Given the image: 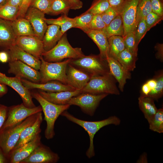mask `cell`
I'll use <instances>...</instances> for the list:
<instances>
[{"label":"cell","instance_id":"obj_1","mask_svg":"<svg viewBox=\"0 0 163 163\" xmlns=\"http://www.w3.org/2000/svg\"><path fill=\"white\" fill-rule=\"evenodd\" d=\"M69 121L82 127L88 134L90 144L86 155L89 158L94 157L95 154L94 145V138L96 133L102 127L110 124L117 126L120 124V120L117 117L113 116L101 120L94 121H87L81 120L75 117L66 110L61 114Z\"/></svg>","mask_w":163,"mask_h":163},{"label":"cell","instance_id":"obj_2","mask_svg":"<svg viewBox=\"0 0 163 163\" xmlns=\"http://www.w3.org/2000/svg\"><path fill=\"white\" fill-rule=\"evenodd\" d=\"M33 98L39 103L44 115V120L46 123L44 132L45 137L51 139L55 135L54 125L55 122L61 113L68 109L70 105L69 104L59 105L52 103L46 100L38 92L31 93Z\"/></svg>","mask_w":163,"mask_h":163},{"label":"cell","instance_id":"obj_3","mask_svg":"<svg viewBox=\"0 0 163 163\" xmlns=\"http://www.w3.org/2000/svg\"><path fill=\"white\" fill-rule=\"evenodd\" d=\"M39 113L30 116L21 122L1 129L0 147L8 156L17 143L22 131L35 122Z\"/></svg>","mask_w":163,"mask_h":163},{"label":"cell","instance_id":"obj_4","mask_svg":"<svg viewBox=\"0 0 163 163\" xmlns=\"http://www.w3.org/2000/svg\"><path fill=\"white\" fill-rule=\"evenodd\" d=\"M80 48L73 47L64 33L56 45L50 50L44 51L41 56L46 61L56 62L64 59H76L85 56Z\"/></svg>","mask_w":163,"mask_h":163},{"label":"cell","instance_id":"obj_5","mask_svg":"<svg viewBox=\"0 0 163 163\" xmlns=\"http://www.w3.org/2000/svg\"><path fill=\"white\" fill-rule=\"evenodd\" d=\"M40 72L41 83L52 80H56L67 85L66 75L68 65L72 59H67L59 62H50L45 61L42 56Z\"/></svg>","mask_w":163,"mask_h":163},{"label":"cell","instance_id":"obj_6","mask_svg":"<svg viewBox=\"0 0 163 163\" xmlns=\"http://www.w3.org/2000/svg\"><path fill=\"white\" fill-rule=\"evenodd\" d=\"M69 63L91 76L110 73L107 60L102 58L99 55H85L81 58L72 59Z\"/></svg>","mask_w":163,"mask_h":163},{"label":"cell","instance_id":"obj_7","mask_svg":"<svg viewBox=\"0 0 163 163\" xmlns=\"http://www.w3.org/2000/svg\"><path fill=\"white\" fill-rule=\"evenodd\" d=\"M116 82V80L110 73L92 76L81 91L82 92L95 94L119 95L120 92L117 86Z\"/></svg>","mask_w":163,"mask_h":163},{"label":"cell","instance_id":"obj_8","mask_svg":"<svg viewBox=\"0 0 163 163\" xmlns=\"http://www.w3.org/2000/svg\"><path fill=\"white\" fill-rule=\"evenodd\" d=\"M108 95L82 92L71 98L67 104L78 106L84 113L92 116L101 101Z\"/></svg>","mask_w":163,"mask_h":163},{"label":"cell","instance_id":"obj_9","mask_svg":"<svg viewBox=\"0 0 163 163\" xmlns=\"http://www.w3.org/2000/svg\"><path fill=\"white\" fill-rule=\"evenodd\" d=\"M139 0H124L117 9L123 22L124 33L123 37L135 29L138 5Z\"/></svg>","mask_w":163,"mask_h":163},{"label":"cell","instance_id":"obj_10","mask_svg":"<svg viewBox=\"0 0 163 163\" xmlns=\"http://www.w3.org/2000/svg\"><path fill=\"white\" fill-rule=\"evenodd\" d=\"M42 111L40 105L29 108L22 103L10 106L8 107L7 118L1 129L21 122L30 116Z\"/></svg>","mask_w":163,"mask_h":163},{"label":"cell","instance_id":"obj_11","mask_svg":"<svg viewBox=\"0 0 163 163\" xmlns=\"http://www.w3.org/2000/svg\"><path fill=\"white\" fill-rule=\"evenodd\" d=\"M8 72L13 74L15 76L35 83L41 81L40 72L20 61H8Z\"/></svg>","mask_w":163,"mask_h":163},{"label":"cell","instance_id":"obj_12","mask_svg":"<svg viewBox=\"0 0 163 163\" xmlns=\"http://www.w3.org/2000/svg\"><path fill=\"white\" fill-rule=\"evenodd\" d=\"M59 158L57 153L41 143L27 157L20 163H56Z\"/></svg>","mask_w":163,"mask_h":163},{"label":"cell","instance_id":"obj_13","mask_svg":"<svg viewBox=\"0 0 163 163\" xmlns=\"http://www.w3.org/2000/svg\"><path fill=\"white\" fill-rule=\"evenodd\" d=\"M21 78L15 76L0 77V83L11 87L21 97L23 103L26 107L32 108L36 106L32 100L31 92L22 84Z\"/></svg>","mask_w":163,"mask_h":163},{"label":"cell","instance_id":"obj_14","mask_svg":"<svg viewBox=\"0 0 163 163\" xmlns=\"http://www.w3.org/2000/svg\"><path fill=\"white\" fill-rule=\"evenodd\" d=\"M15 44L25 51L39 59L44 51L42 40L35 36L17 37Z\"/></svg>","mask_w":163,"mask_h":163},{"label":"cell","instance_id":"obj_15","mask_svg":"<svg viewBox=\"0 0 163 163\" xmlns=\"http://www.w3.org/2000/svg\"><path fill=\"white\" fill-rule=\"evenodd\" d=\"M45 14L38 9L30 7L24 16L31 24L35 36L42 40L48 26L45 20Z\"/></svg>","mask_w":163,"mask_h":163},{"label":"cell","instance_id":"obj_16","mask_svg":"<svg viewBox=\"0 0 163 163\" xmlns=\"http://www.w3.org/2000/svg\"><path fill=\"white\" fill-rule=\"evenodd\" d=\"M41 139V136L39 134L28 142L12 149L8 155L9 163H20L40 144Z\"/></svg>","mask_w":163,"mask_h":163},{"label":"cell","instance_id":"obj_17","mask_svg":"<svg viewBox=\"0 0 163 163\" xmlns=\"http://www.w3.org/2000/svg\"><path fill=\"white\" fill-rule=\"evenodd\" d=\"M66 75L67 85L76 90H80L85 87L91 77L69 63L67 67Z\"/></svg>","mask_w":163,"mask_h":163},{"label":"cell","instance_id":"obj_18","mask_svg":"<svg viewBox=\"0 0 163 163\" xmlns=\"http://www.w3.org/2000/svg\"><path fill=\"white\" fill-rule=\"evenodd\" d=\"M8 61L19 60L37 70H40L41 61L40 59L27 53L16 44L8 50Z\"/></svg>","mask_w":163,"mask_h":163},{"label":"cell","instance_id":"obj_19","mask_svg":"<svg viewBox=\"0 0 163 163\" xmlns=\"http://www.w3.org/2000/svg\"><path fill=\"white\" fill-rule=\"evenodd\" d=\"M21 80L23 84L28 89H37L49 92L76 90L70 85L64 84L56 80L50 81L43 83H38L23 78H21Z\"/></svg>","mask_w":163,"mask_h":163},{"label":"cell","instance_id":"obj_20","mask_svg":"<svg viewBox=\"0 0 163 163\" xmlns=\"http://www.w3.org/2000/svg\"><path fill=\"white\" fill-rule=\"evenodd\" d=\"M106 60L110 73L118 82L120 90L123 92L127 80L131 78L130 72L126 70L117 59L113 58L108 56Z\"/></svg>","mask_w":163,"mask_h":163},{"label":"cell","instance_id":"obj_21","mask_svg":"<svg viewBox=\"0 0 163 163\" xmlns=\"http://www.w3.org/2000/svg\"><path fill=\"white\" fill-rule=\"evenodd\" d=\"M47 101L55 104L63 105L68 104L70 99L82 93L80 90L72 91H64L56 92H49L42 91L38 92Z\"/></svg>","mask_w":163,"mask_h":163},{"label":"cell","instance_id":"obj_22","mask_svg":"<svg viewBox=\"0 0 163 163\" xmlns=\"http://www.w3.org/2000/svg\"><path fill=\"white\" fill-rule=\"evenodd\" d=\"M93 40L98 46L99 56L107 60L109 56V45L108 39L102 30L85 29L82 30Z\"/></svg>","mask_w":163,"mask_h":163},{"label":"cell","instance_id":"obj_23","mask_svg":"<svg viewBox=\"0 0 163 163\" xmlns=\"http://www.w3.org/2000/svg\"><path fill=\"white\" fill-rule=\"evenodd\" d=\"M42 121V115L41 112L38 113L35 122L22 131L19 139L13 149L19 147L22 145L30 141L37 135L40 134L41 131L40 126Z\"/></svg>","mask_w":163,"mask_h":163},{"label":"cell","instance_id":"obj_24","mask_svg":"<svg viewBox=\"0 0 163 163\" xmlns=\"http://www.w3.org/2000/svg\"><path fill=\"white\" fill-rule=\"evenodd\" d=\"M16 37L11 21L0 18V47L8 50L15 44Z\"/></svg>","mask_w":163,"mask_h":163},{"label":"cell","instance_id":"obj_25","mask_svg":"<svg viewBox=\"0 0 163 163\" xmlns=\"http://www.w3.org/2000/svg\"><path fill=\"white\" fill-rule=\"evenodd\" d=\"M63 35L59 26L54 24L48 25L42 40L44 51H48L54 47Z\"/></svg>","mask_w":163,"mask_h":163},{"label":"cell","instance_id":"obj_26","mask_svg":"<svg viewBox=\"0 0 163 163\" xmlns=\"http://www.w3.org/2000/svg\"><path fill=\"white\" fill-rule=\"evenodd\" d=\"M11 22L13 31L16 37L35 36L31 24L25 18H17L11 21Z\"/></svg>","mask_w":163,"mask_h":163},{"label":"cell","instance_id":"obj_27","mask_svg":"<svg viewBox=\"0 0 163 163\" xmlns=\"http://www.w3.org/2000/svg\"><path fill=\"white\" fill-rule=\"evenodd\" d=\"M154 101L152 97L147 96H140L138 98L139 109L148 122L153 117L158 110Z\"/></svg>","mask_w":163,"mask_h":163},{"label":"cell","instance_id":"obj_28","mask_svg":"<svg viewBox=\"0 0 163 163\" xmlns=\"http://www.w3.org/2000/svg\"><path fill=\"white\" fill-rule=\"evenodd\" d=\"M107 39L113 36H123L124 29L121 16L118 14L102 30Z\"/></svg>","mask_w":163,"mask_h":163},{"label":"cell","instance_id":"obj_29","mask_svg":"<svg viewBox=\"0 0 163 163\" xmlns=\"http://www.w3.org/2000/svg\"><path fill=\"white\" fill-rule=\"evenodd\" d=\"M137 56L125 48L118 55L117 60L126 70L131 72L136 67Z\"/></svg>","mask_w":163,"mask_h":163},{"label":"cell","instance_id":"obj_30","mask_svg":"<svg viewBox=\"0 0 163 163\" xmlns=\"http://www.w3.org/2000/svg\"><path fill=\"white\" fill-rule=\"evenodd\" d=\"M109 45V56L117 60L120 53L125 48L123 37L120 36H112L108 39Z\"/></svg>","mask_w":163,"mask_h":163},{"label":"cell","instance_id":"obj_31","mask_svg":"<svg viewBox=\"0 0 163 163\" xmlns=\"http://www.w3.org/2000/svg\"><path fill=\"white\" fill-rule=\"evenodd\" d=\"M45 20L47 24H54L59 26L62 35L69 29L75 27V18H69L66 14H64L56 19H47L45 18Z\"/></svg>","mask_w":163,"mask_h":163},{"label":"cell","instance_id":"obj_32","mask_svg":"<svg viewBox=\"0 0 163 163\" xmlns=\"http://www.w3.org/2000/svg\"><path fill=\"white\" fill-rule=\"evenodd\" d=\"M71 6L69 0H52L49 14L57 15H67Z\"/></svg>","mask_w":163,"mask_h":163},{"label":"cell","instance_id":"obj_33","mask_svg":"<svg viewBox=\"0 0 163 163\" xmlns=\"http://www.w3.org/2000/svg\"><path fill=\"white\" fill-rule=\"evenodd\" d=\"M154 78L156 81V85L154 89L151 90L147 96L157 100L161 97L163 95V71L161 70L158 71Z\"/></svg>","mask_w":163,"mask_h":163},{"label":"cell","instance_id":"obj_34","mask_svg":"<svg viewBox=\"0 0 163 163\" xmlns=\"http://www.w3.org/2000/svg\"><path fill=\"white\" fill-rule=\"evenodd\" d=\"M20 8L7 4L0 8V18L12 21L17 18Z\"/></svg>","mask_w":163,"mask_h":163},{"label":"cell","instance_id":"obj_35","mask_svg":"<svg viewBox=\"0 0 163 163\" xmlns=\"http://www.w3.org/2000/svg\"><path fill=\"white\" fill-rule=\"evenodd\" d=\"M152 11L151 0H139L137 9L135 29L140 21L142 19L145 18L146 16Z\"/></svg>","mask_w":163,"mask_h":163},{"label":"cell","instance_id":"obj_36","mask_svg":"<svg viewBox=\"0 0 163 163\" xmlns=\"http://www.w3.org/2000/svg\"><path fill=\"white\" fill-rule=\"evenodd\" d=\"M149 129L158 133H163V109L160 108L152 119L148 122Z\"/></svg>","mask_w":163,"mask_h":163},{"label":"cell","instance_id":"obj_37","mask_svg":"<svg viewBox=\"0 0 163 163\" xmlns=\"http://www.w3.org/2000/svg\"><path fill=\"white\" fill-rule=\"evenodd\" d=\"M135 30L129 33L123 37L125 48L133 54L137 56L138 46L136 43Z\"/></svg>","mask_w":163,"mask_h":163},{"label":"cell","instance_id":"obj_38","mask_svg":"<svg viewBox=\"0 0 163 163\" xmlns=\"http://www.w3.org/2000/svg\"><path fill=\"white\" fill-rule=\"evenodd\" d=\"M110 7L108 0H94L87 10L94 15L101 14Z\"/></svg>","mask_w":163,"mask_h":163},{"label":"cell","instance_id":"obj_39","mask_svg":"<svg viewBox=\"0 0 163 163\" xmlns=\"http://www.w3.org/2000/svg\"><path fill=\"white\" fill-rule=\"evenodd\" d=\"M94 14L87 10L81 15L76 16L75 18L74 28L82 30L85 28L91 21Z\"/></svg>","mask_w":163,"mask_h":163},{"label":"cell","instance_id":"obj_40","mask_svg":"<svg viewBox=\"0 0 163 163\" xmlns=\"http://www.w3.org/2000/svg\"><path fill=\"white\" fill-rule=\"evenodd\" d=\"M52 0H32L30 7L36 8L45 14H49Z\"/></svg>","mask_w":163,"mask_h":163},{"label":"cell","instance_id":"obj_41","mask_svg":"<svg viewBox=\"0 0 163 163\" xmlns=\"http://www.w3.org/2000/svg\"><path fill=\"white\" fill-rule=\"evenodd\" d=\"M147 31L145 19H142L139 22L135 30L136 43L138 46Z\"/></svg>","mask_w":163,"mask_h":163},{"label":"cell","instance_id":"obj_42","mask_svg":"<svg viewBox=\"0 0 163 163\" xmlns=\"http://www.w3.org/2000/svg\"><path fill=\"white\" fill-rule=\"evenodd\" d=\"M106 26L103 21L101 14L94 15L89 24L85 28V29L102 30Z\"/></svg>","mask_w":163,"mask_h":163},{"label":"cell","instance_id":"obj_43","mask_svg":"<svg viewBox=\"0 0 163 163\" xmlns=\"http://www.w3.org/2000/svg\"><path fill=\"white\" fill-rule=\"evenodd\" d=\"M145 19L148 31L162 20L163 16H160L152 11L146 16Z\"/></svg>","mask_w":163,"mask_h":163},{"label":"cell","instance_id":"obj_44","mask_svg":"<svg viewBox=\"0 0 163 163\" xmlns=\"http://www.w3.org/2000/svg\"><path fill=\"white\" fill-rule=\"evenodd\" d=\"M118 14L119 13L117 10L110 6L101 15L103 21L107 26Z\"/></svg>","mask_w":163,"mask_h":163},{"label":"cell","instance_id":"obj_45","mask_svg":"<svg viewBox=\"0 0 163 163\" xmlns=\"http://www.w3.org/2000/svg\"><path fill=\"white\" fill-rule=\"evenodd\" d=\"M152 11L163 16V0H151Z\"/></svg>","mask_w":163,"mask_h":163},{"label":"cell","instance_id":"obj_46","mask_svg":"<svg viewBox=\"0 0 163 163\" xmlns=\"http://www.w3.org/2000/svg\"><path fill=\"white\" fill-rule=\"evenodd\" d=\"M32 0H23L22 3L19 8L17 18H24L26 12L30 7Z\"/></svg>","mask_w":163,"mask_h":163},{"label":"cell","instance_id":"obj_47","mask_svg":"<svg viewBox=\"0 0 163 163\" xmlns=\"http://www.w3.org/2000/svg\"><path fill=\"white\" fill-rule=\"evenodd\" d=\"M8 110L7 106L0 104V130L7 118Z\"/></svg>","mask_w":163,"mask_h":163},{"label":"cell","instance_id":"obj_48","mask_svg":"<svg viewBox=\"0 0 163 163\" xmlns=\"http://www.w3.org/2000/svg\"><path fill=\"white\" fill-rule=\"evenodd\" d=\"M155 49L157 52L155 54L156 58L161 62L163 61V44L157 43L155 46Z\"/></svg>","mask_w":163,"mask_h":163},{"label":"cell","instance_id":"obj_49","mask_svg":"<svg viewBox=\"0 0 163 163\" xmlns=\"http://www.w3.org/2000/svg\"><path fill=\"white\" fill-rule=\"evenodd\" d=\"M71 6V9L76 10L81 8L83 3L80 0H69Z\"/></svg>","mask_w":163,"mask_h":163},{"label":"cell","instance_id":"obj_50","mask_svg":"<svg viewBox=\"0 0 163 163\" xmlns=\"http://www.w3.org/2000/svg\"><path fill=\"white\" fill-rule=\"evenodd\" d=\"M124 0H108L110 6L117 10Z\"/></svg>","mask_w":163,"mask_h":163},{"label":"cell","instance_id":"obj_51","mask_svg":"<svg viewBox=\"0 0 163 163\" xmlns=\"http://www.w3.org/2000/svg\"><path fill=\"white\" fill-rule=\"evenodd\" d=\"M151 91V90L145 82L142 87L141 94L140 96H147Z\"/></svg>","mask_w":163,"mask_h":163},{"label":"cell","instance_id":"obj_52","mask_svg":"<svg viewBox=\"0 0 163 163\" xmlns=\"http://www.w3.org/2000/svg\"><path fill=\"white\" fill-rule=\"evenodd\" d=\"M9 163L8 156L0 147V163Z\"/></svg>","mask_w":163,"mask_h":163},{"label":"cell","instance_id":"obj_53","mask_svg":"<svg viewBox=\"0 0 163 163\" xmlns=\"http://www.w3.org/2000/svg\"><path fill=\"white\" fill-rule=\"evenodd\" d=\"M23 0H9L7 4L20 8Z\"/></svg>","mask_w":163,"mask_h":163},{"label":"cell","instance_id":"obj_54","mask_svg":"<svg viewBox=\"0 0 163 163\" xmlns=\"http://www.w3.org/2000/svg\"><path fill=\"white\" fill-rule=\"evenodd\" d=\"M0 60L3 63H5L8 60V56L7 52L3 51L0 52Z\"/></svg>","mask_w":163,"mask_h":163},{"label":"cell","instance_id":"obj_55","mask_svg":"<svg viewBox=\"0 0 163 163\" xmlns=\"http://www.w3.org/2000/svg\"><path fill=\"white\" fill-rule=\"evenodd\" d=\"M8 91L6 85L0 83V97L6 94Z\"/></svg>","mask_w":163,"mask_h":163},{"label":"cell","instance_id":"obj_56","mask_svg":"<svg viewBox=\"0 0 163 163\" xmlns=\"http://www.w3.org/2000/svg\"><path fill=\"white\" fill-rule=\"evenodd\" d=\"M146 83L150 89L152 90L155 87L156 85V81L155 78H153L152 79L149 80Z\"/></svg>","mask_w":163,"mask_h":163},{"label":"cell","instance_id":"obj_57","mask_svg":"<svg viewBox=\"0 0 163 163\" xmlns=\"http://www.w3.org/2000/svg\"><path fill=\"white\" fill-rule=\"evenodd\" d=\"M147 155L145 154V153L144 154H143L142 156L140 157L139 159L137 161L138 162H146V163L147 162Z\"/></svg>","mask_w":163,"mask_h":163},{"label":"cell","instance_id":"obj_58","mask_svg":"<svg viewBox=\"0 0 163 163\" xmlns=\"http://www.w3.org/2000/svg\"><path fill=\"white\" fill-rule=\"evenodd\" d=\"M9 0H0V8L7 4Z\"/></svg>","mask_w":163,"mask_h":163},{"label":"cell","instance_id":"obj_59","mask_svg":"<svg viewBox=\"0 0 163 163\" xmlns=\"http://www.w3.org/2000/svg\"><path fill=\"white\" fill-rule=\"evenodd\" d=\"M6 75L5 74H3L0 72V77H3L5 76Z\"/></svg>","mask_w":163,"mask_h":163}]
</instances>
